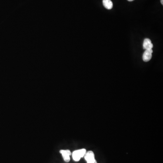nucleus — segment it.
<instances>
[{"instance_id": "nucleus-1", "label": "nucleus", "mask_w": 163, "mask_h": 163, "mask_svg": "<svg viewBox=\"0 0 163 163\" xmlns=\"http://www.w3.org/2000/svg\"><path fill=\"white\" fill-rule=\"evenodd\" d=\"M86 152V150L85 149L75 150L73 152V159L75 161H79L81 158L84 157Z\"/></svg>"}, {"instance_id": "nucleus-6", "label": "nucleus", "mask_w": 163, "mask_h": 163, "mask_svg": "<svg viewBox=\"0 0 163 163\" xmlns=\"http://www.w3.org/2000/svg\"><path fill=\"white\" fill-rule=\"evenodd\" d=\"M103 6L106 9L111 10L113 7V3L111 0H103Z\"/></svg>"}, {"instance_id": "nucleus-7", "label": "nucleus", "mask_w": 163, "mask_h": 163, "mask_svg": "<svg viewBox=\"0 0 163 163\" xmlns=\"http://www.w3.org/2000/svg\"><path fill=\"white\" fill-rule=\"evenodd\" d=\"M161 3L163 5V0H161Z\"/></svg>"}, {"instance_id": "nucleus-5", "label": "nucleus", "mask_w": 163, "mask_h": 163, "mask_svg": "<svg viewBox=\"0 0 163 163\" xmlns=\"http://www.w3.org/2000/svg\"><path fill=\"white\" fill-rule=\"evenodd\" d=\"M143 47L144 49H152L153 47V45L151 43V41L149 39H145L144 41Z\"/></svg>"}, {"instance_id": "nucleus-2", "label": "nucleus", "mask_w": 163, "mask_h": 163, "mask_svg": "<svg viewBox=\"0 0 163 163\" xmlns=\"http://www.w3.org/2000/svg\"><path fill=\"white\" fill-rule=\"evenodd\" d=\"M84 157L87 163H98L95 158L93 151H89L86 152Z\"/></svg>"}, {"instance_id": "nucleus-3", "label": "nucleus", "mask_w": 163, "mask_h": 163, "mask_svg": "<svg viewBox=\"0 0 163 163\" xmlns=\"http://www.w3.org/2000/svg\"><path fill=\"white\" fill-rule=\"evenodd\" d=\"M153 53L152 49H146L143 55L142 59L144 62H148L151 59Z\"/></svg>"}, {"instance_id": "nucleus-8", "label": "nucleus", "mask_w": 163, "mask_h": 163, "mask_svg": "<svg viewBox=\"0 0 163 163\" xmlns=\"http://www.w3.org/2000/svg\"><path fill=\"white\" fill-rule=\"evenodd\" d=\"M127 1H134V0H127Z\"/></svg>"}, {"instance_id": "nucleus-4", "label": "nucleus", "mask_w": 163, "mask_h": 163, "mask_svg": "<svg viewBox=\"0 0 163 163\" xmlns=\"http://www.w3.org/2000/svg\"><path fill=\"white\" fill-rule=\"evenodd\" d=\"M60 153L62 154L63 158L65 162H69L70 161V156L72 154L70 150H60Z\"/></svg>"}]
</instances>
